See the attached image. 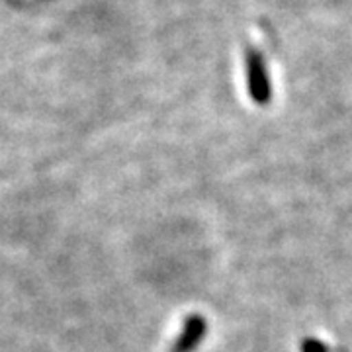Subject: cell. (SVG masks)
<instances>
[{
    "mask_svg": "<svg viewBox=\"0 0 352 352\" xmlns=\"http://www.w3.org/2000/svg\"><path fill=\"white\" fill-rule=\"evenodd\" d=\"M247 61V87L251 94L252 102H256L258 106L268 104L272 98V87H270V78H268V69L264 63L263 53L254 47L247 50L245 55Z\"/></svg>",
    "mask_w": 352,
    "mask_h": 352,
    "instance_id": "obj_1",
    "label": "cell"
},
{
    "mask_svg": "<svg viewBox=\"0 0 352 352\" xmlns=\"http://www.w3.org/2000/svg\"><path fill=\"white\" fill-rule=\"evenodd\" d=\"M208 323L201 315H190L184 321V327L180 331V335L176 337L175 344L170 352H194L200 346L201 339L206 337Z\"/></svg>",
    "mask_w": 352,
    "mask_h": 352,
    "instance_id": "obj_2",
    "label": "cell"
},
{
    "mask_svg": "<svg viewBox=\"0 0 352 352\" xmlns=\"http://www.w3.org/2000/svg\"><path fill=\"white\" fill-rule=\"evenodd\" d=\"M302 352H329V349L325 342H321L319 339L309 337V339L302 340Z\"/></svg>",
    "mask_w": 352,
    "mask_h": 352,
    "instance_id": "obj_3",
    "label": "cell"
}]
</instances>
